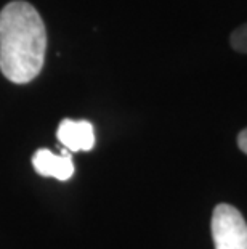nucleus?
Returning a JSON list of instances; mask_svg holds the SVG:
<instances>
[{
	"label": "nucleus",
	"instance_id": "obj_5",
	"mask_svg": "<svg viewBox=\"0 0 247 249\" xmlns=\"http://www.w3.org/2000/svg\"><path fill=\"white\" fill-rule=\"evenodd\" d=\"M230 44L236 52L247 53V23L239 26L230 37Z\"/></svg>",
	"mask_w": 247,
	"mask_h": 249
},
{
	"label": "nucleus",
	"instance_id": "obj_3",
	"mask_svg": "<svg viewBox=\"0 0 247 249\" xmlns=\"http://www.w3.org/2000/svg\"><path fill=\"white\" fill-rule=\"evenodd\" d=\"M56 137L67 151H90L95 146V132L88 121L63 119L58 125Z\"/></svg>",
	"mask_w": 247,
	"mask_h": 249
},
{
	"label": "nucleus",
	"instance_id": "obj_1",
	"mask_svg": "<svg viewBox=\"0 0 247 249\" xmlns=\"http://www.w3.org/2000/svg\"><path fill=\"white\" fill-rule=\"evenodd\" d=\"M47 52V29L39 12L23 0L0 12V71L10 82L28 84L39 76Z\"/></svg>",
	"mask_w": 247,
	"mask_h": 249
},
{
	"label": "nucleus",
	"instance_id": "obj_6",
	"mask_svg": "<svg viewBox=\"0 0 247 249\" xmlns=\"http://www.w3.org/2000/svg\"><path fill=\"white\" fill-rule=\"evenodd\" d=\"M238 145L241 148V151L247 155V129H244L241 134L238 135Z\"/></svg>",
	"mask_w": 247,
	"mask_h": 249
},
{
	"label": "nucleus",
	"instance_id": "obj_4",
	"mask_svg": "<svg viewBox=\"0 0 247 249\" xmlns=\"http://www.w3.org/2000/svg\"><path fill=\"white\" fill-rule=\"evenodd\" d=\"M33 166L42 177H51L56 180H69L74 174V162L67 151L63 155H55L50 150H37L33 156Z\"/></svg>",
	"mask_w": 247,
	"mask_h": 249
},
{
	"label": "nucleus",
	"instance_id": "obj_2",
	"mask_svg": "<svg viewBox=\"0 0 247 249\" xmlns=\"http://www.w3.org/2000/svg\"><path fill=\"white\" fill-rule=\"evenodd\" d=\"M215 249H247V222L238 209L218 204L212 214Z\"/></svg>",
	"mask_w": 247,
	"mask_h": 249
}]
</instances>
